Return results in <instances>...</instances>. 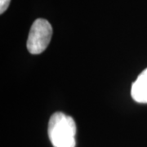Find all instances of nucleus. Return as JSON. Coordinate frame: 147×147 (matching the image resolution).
I'll use <instances>...</instances> for the list:
<instances>
[{"instance_id":"obj_1","label":"nucleus","mask_w":147,"mask_h":147,"mask_svg":"<svg viewBox=\"0 0 147 147\" xmlns=\"http://www.w3.org/2000/svg\"><path fill=\"white\" fill-rule=\"evenodd\" d=\"M48 137L54 147H75L76 124L71 116L56 112L48 122Z\"/></svg>"},{"instance_id":"obj_2","label":"nucleus","mask_w":147,"mask_h":147,"mask_svg":"<svg viewBox=\"0 0 147 147\" xmlns=\"http://www.w3.org/2000/svg\"><path fill=\"white\" fill-rule=\"evenodd\" d=\"M53 35L51 24L45 19L38 18L34 21L29 33L27 49L31 54H40L45 51Z\"/></svg>"},{"instance_id":"obj_3","label":"nucleus","mask_w":147,"mask_h":147,"mask_svg":"<svg viewBox=\"0 0 147 147\" xmlns=\"http://www.w3.org/2000/svg\"><path fill=\"white\" fill-rule=\"evenodd\" d=\"M132 99L138 103L147 104V68L144 69L131 85Z\"/></svg>"},{"instance_id":"obj_4","label":"nucleus","mask_w":147,"mask_h":147,"mask_svg":"<svg viewBox=\"0 0 147 147\" xmlns=\"http://www.w3.org/2000/svg\"><path fill=\"white\" fill-rule=\"evenodd\" d=\"M11 0H0V13L3 14L10 4Z\"/></svg>"}]
</instances>
